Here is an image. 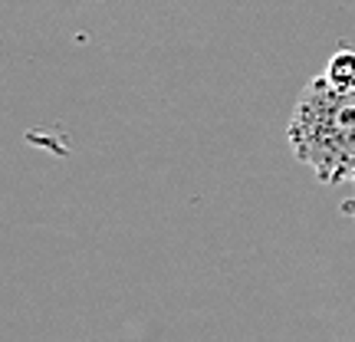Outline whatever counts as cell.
Instances as JSON below:
<instances>
[{"mask_svg":"<svg viewBox=\"0 0 355 342\" xmlns=\"http://www.w3.org/2000/svg\"><path fill=\"white\" fill-rule=\"evenodd\" d=\"M286 142L322 185L355 181V89L343 92L326 76H313L296 96Z\"/></svg>","mask_w":355,"mask_h":342,"instance_id":"obj_1","label":"cell"},{"mask_svg":"<svg viewBox=\"0 0 355 342\" xmlns=\"http://www.w3.org/2000/svg\"><path fill=\"white\" fill-rule=\"evenodd\" d=\"M322 76L329 79V86L352 92L355 89V46H339L329 56V63L322 69Z\"/></svg>","mask_w":355,"mask_h":342,"instance_id":"obj_2","label":"cell"},{"mask_svg":"<svg viewBox=\"0 0 355 342\" xmlns=\"http://www.w3.org/2000/svg\"><path fill=\"white\" fill-rule=\"evenodd\" d=\"M349 214H352V217H355V198H352V204H349Z\"/></svg>","mask_w":355,"mask_h":342,"instance_id":"obj_3","label":"cell"}]
</instances>
